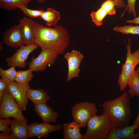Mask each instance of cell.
<instances>
[{"label": "cell", "mask_w": 139, "mask_h": 139, "mask_svg": "<svg viewBox=\"0 0 139 139\" xmlns=\"http://www.w3.org/2000/svg\"><path fill=\"white\" fill-rule=\"evenodd\" d=\"M19 8L25 15L32 18H40L41 16L44 11L42 9L34 10L30 9L24 5L20 6Z\"/></svg>", "instance_id": "26"}, {"label": "cell", "mask_w": 139, "mask_h": 139, "mask_svg": "<svg viewBox=\"0 0 139 139\" xmlns=\"http://www.w3.org/2000/svg\"><path fill=\"white\" fill-rule=\"evenodd\" d=\"M139 128V124L134 123L131 126L120 128H114L107 139H136L139 138V133L134 131Z\"/></svg>", "instance_id": "13"}, {"label": "cell", "mask_w": 139, "mask_h": 139, "mask_svg": "<svg viewBox=\"0 0 139 139\" xmlns=\"http://www.w3.org/2000/svg\"><path fill=\"white\" fill-rule=\"evenodd\" d=\"M38 46L35 43L21 46L11 56L6 57L5 60L8 66L24 68L27 66V60L29 55Z\"/></svg>", "instance_id": "8"}, {"label": "cell", "mask_w": 139, "mask_h": 139, "mask_svg": "<svg viewBox=\"0 0 139 139\" xmlns=\"http://www.w3.org/2000/svg\"><path fill=\"white\" fill-rule=\"evenodd\" d=\"M136 0H127V5L125 10L123 12L121 17L123 15L125 11L128 10V14H133L134 17H136V13L135 9V4Z\"/></svg>", "instance_id": "29"}, {"label": "cell", "mask_w": 139, "mask_h": 139, "mask_svg": "<svg viewBox=\"0 0 139 139\" xmlns=\"http://www.w3.org/2000/svg\"><path fill=\"white\" fill-rule=\"evenodd\" d=\"M130 40L128 39V45L126 44L127 53L125 62L121 66V71L119 74L118 83L120 90L124 91L127 86L129 78L135 71V68L139 64V49L132 53Z\"/></svg>", "instance_id": "4"}, {"label": "cell", "mask_w": 139, "mask_h": 139, "mask_svg": "<svg viewBox=\"0 0 139 139\" xmlns=\"http://www.w3.org/2000/svg\"><path fill=\"white\" fill-rule=\"evenodd\" d=\"M14 67H11L6 70L0 67V75L1 78L7 83L13 82L15 81L16 71Z\"/></svg>", "instance_id": "24"}, {"label": "cell", "mask_w": 139, "mask_h": 139, "mask_svg": "<svg viewBox=\"0 0 139 139\" xmlns=\"http://www.w3.org/2000/svg\"><path fill=\"white\" fill-rule=\"evenodd\" d=\"M7 82L2 78L0 79V104L2 102L3 93L7 89Z\"/></svg>", "instance_id": "30"}, {"label": "cell", "mask_w": 139, "mask_h": 139, "mask_svg": "<svg viewBox=\"0 0 139 139\" xmlns=\"http://www.w3.org/2000/svg\"><path fill=\"white\" fill-rule=\"evenodd\" d=\"M0 139H14L11 134L9 135L3 132L0 133Z\"/></svg>", "instance_id": "32"}, {"label": "cell", "mask_w": 139, "mask_h": 139, "mask_svg": "<svg viewBox=\"0 0 139 139\" xmlns=\"http://www.w3.org/2000/svg\"><path fill=\"white\" fill-rule=\"evenodd\" d=\"M33 72L30 68L25 71H16L15 81L18 83H28L34 76L32 73Z\"/></svg>", "instance_id": "22"}, {"label": "cell", "mask_w": 139, "mask_h": 139, "mask_svg": "<svg viewBox=\"0 0 139 139\" xmlns=\"http://www.w3.org/2000/svg\"><path fill=\"white\" fill-rule=\"evenodd\" d=\"M113 30L123 34L139 35V26L138 25L133 26L130 25L120 27L115 26Z\"/></svg>", "instance_id": "25"}, {"label": "cell", "mask_w": 139, "mask_h": 139, "mask_svg": "<svg viewBox=\"0 0 139 139\" xmlns=\"http://www.w3.org/2000/svg\"><path fill=\"white\" fill-rule=\"evenodd\" d=\"M33 28L34 43L41 50H53L60 55L64 53L70 45L68 31L61 25L51 28L35 22Z\"/></svg>", "instance_id": "1"}, {"label": "cell", "mask_w": 139, "mask_h": 139, "mask_svg": "<svg viewBox=\"0 0 139 139\" xmlns=\"http://www.w3.org/2000/svg\"><path fill=\"white\" fill-rule=\"evenodd\" d=\"M3 43L9 47L16 48L24 45L19 24L6 29L3 34Z\"/></svg>", "instance_id": "12"}, {"label": "cell", "mask_w": 139, "mask_h": 139, "mask_svg": "<svg viewBox=\"0 0 139 139\" xmlns=\"http://www.w3.org/2000/svg\"><path fill=\"white\" fill-rule=\"evenodd\" d=\"M116 6L115 2L113 0H107L103 2L100 6L107 12L108 15H113L116 13L115 6Z\"/></svg>", "instance_id": "27"}, {"label": "cell", "mask_w": 139, "mask_h": 139, "mask_svg": "<svg viewBox=\"0 0 139 139\" xmlns=\"http://www.w3.org/2000/svg\"><path fill=\"white\" fill-rule=\"evenodd\" d=\"M58 55V53L53 50H41L38 56L32 57L31 62L28 64L29 68L33 72H42L47 67L55 64Z\"/></svg>", "instance_id": "7"}, {"label": "cell", "mask_w": 139, "mask_h": 139, "mask_svg": "<svg viewBox=\"0 0 139 139\" xmlns=\"http://www.w3.org/2000/svg\"><path fill=\"white\" fill-rule=\"evenodd\" d=\"M30 87L29 83H18L14 81L7 83V90L23 111L26 109L28 100L27 93Z\"/></svg>", "instance_id": "9"}, {"label": "cell", "mask_w": 139, "mask_h": 139, "mask_svg": "<svg viewBox=\"0 0 139 139\" xmlns=\"http://www.w3.org/2000/svg\"><path fill=\"white\" fill-rule=\"evenodd\" d=\"M35 22L32 20L26 17H23L19 21L18 24L25 45L34 43L33 27Z\"/></svg>", "instance_id": "14"}, {"label": "cell", "mask_w": 139, "mask_h": 139, "mask_svg": "<svg viewBox=\"0 0 139 139\" xmlns=\"http://www.w3.org/2000/svg\"><path fill=\"white\" fill-rule=\"evenodd\" d=\"M60 18L59 12L53 8L49 7L44 11L40 18L45 21L47 26L51 27L57 25L58 21Z\"/></svg>", "instance_id": "19"}, {"label": "cell", "mask_w": 139, "mask_h": 139, "mask_svg": "<svg viewBox=\"0 0 139 139\" xmlns=\"http://www.w3.org/2000/svg\"><path fill=\"white\" fill-rule=\"evenodd\" d=\"M98 111L95 103L87 101L81 102L74 105L71 108V114L73 121L82 128L86 127L89 120L97 114Z\"/></svg>", "instance_id": "5"}, {"label": "cell", "mask_w": 139, "mask_h": 139, "mask_svg": "<svg viewBox=\"0 0 139 139\" xmlns=\"http://www.w3.org/2000/svg\"><path fill=\"white\" fill-rule=\"evenodd\" d=\"M32 0H0V8L7 11H13L19 8L20 6H28Z\"/></svg>", "instance_id": "21"}, {"label": "cell", "mask_w": 139, "mask_h": 139, "mask_svg": "<svg viewBox=\"0 0 139 139\" xmlns=\"http://www.w3.org/2000/svg\"><path fill=\"white\" fill-rule=\"evenodd\" d=\"M63 139H82L83 135L81 133L80 125L73 120L71 122L64 123L62 125Z\"/></svg>", "instance_id": "17"}, {"label": "cell", "mask_w": 139, "mask_h": 139, "mask_svg": "<svg viewBox=\"0 0 139 139\" xmlns=\"http://www.w3.org/2000/svg\"><path fill=\"white\" fill-rule=\"evenodd\" d=\"M127 85L129 88L127 92L130 97H139V67L130 77Z\"/></svg>", "instance_id": "20"}, {"label": "cell", "mask_w": 139, "mask_h": 139, "mask_svg": "<svg viewBox=\"0 0 139 139\" xmlns=\"http://www.w3.org/2000/svg\"><path fill=\"white\" fill-rule=\"evenodd\" d=\"M27 97L34 105L46 102L50 99V97L42 89H33L30 87L27 92Z\"/></svg>", "instance_id": "18"}, {"label": "cell", "mask_w": 139, "mask_h": 139, "mask_svg": "<svg viewBox=\"0 0 139 139\" xmlns=\"http://www.w3.org/2000/svg\"><path fill=\"white\" fill-rule=\"evenodd\" d=\"M12 120L10 118L1 119L0 118V131L7 134H11L10 127Z\"/></svg>", "instance_id": "28"}, {"label": "cell", "mask_w": 139, "mask_h": 139, "mask_svg": "<svg viewBox=\"0 0 139 139\" xmlns=\"http://www.w3.org/2000/svg\"><path fill=\"white\" fill-rule=\"evenodd\" d=\"M46 0H36L37 2L40 4H42L44 3Z\"/></svg>", "instance_id": "35"}, {"label": "cell", "mask_w": 139, "mask_h": 139, "mask_svg": "<svg viewBox=\"0 0 139 139\" xmlns=\"http://www.w3.org/2000/svg\"><path fill=\"white\" fill-rule=\"evenodd\" d=\"M134 123L139 124V112L137 114V116L134 120Z\"/></svg>", "instance_id": "34"}, {"label": "cell", "mask_w": 139, "mask_h": 139, "mask_svg": "<svg viewBox=\"0 0 139 139\" xmlns=\"http://www.w3.org/2000/svg\"><path fill=\"white\" fill-rule=\"evenodd\" d=\"M108 15L106 11L101 7L95 11H92L90 14L92 20L95 25L99 27L102 25L104 18Z\"/></svg>", "instance_id": "23"}, {"label": "cell", "mask_w": 139, "mask_h": 139, "mask_svg": "<svg viewBox=\"0 0 139 139\" xmlns=\"http://www.w3.org/2000/svg\"><path fill=\"white\" fill-rule=\"evenodd\" d=\"M34 110L43 122L55 123L59 116L58 112L54 111L46 102L34 105Z\"/></svg>", "instance_id": "15"}, {"label": "cell", "mask_w": 139, "mask_h": 139, "mask_svg": "<svg viewBox=\"0 0 139 139\" xmlns=\"http://www.w3.org/2000/svg\"><path fill=\"white\" fill-rule=\"evenodd\" d=\"M116 4L117 8H126L127 6L123 0H113Z\"/></svg>", "instance_id": "31"}, {"label": "cell", "mask_w": 139, "mask_h": 139, "mask_svg": "<svg viewBox=\"0 0 139 139\" xmlns=\"http://www.w3.org/2000/svg\"><path fill=\"white\" fill-rule=\"evenodd\" d=\"M62 125L59 123L52 125L50 123L34 122L29 126L28 137L47 138L50 133L62 130Z\"/></svg>", "instance_id": "11"}, {"label": "cell", "mask_w": 139, "mask_h": 139, "mask_svg": "<svg viewBox=\"0 0 139 139\" xmlns=\"http://www.w3.org/2000/svg\"><path fill=\"white\" fill-rule=\"evenodd\" d=\"M10 126L11 135L14 139H26L29 138V126L27 122L14 118Z\"/></svg>", "instance_id": "16"}, {"label": "cell", "mask_w": 139, "mask_h": 139, "mask_svg": "<svg viewBox=\"0 0 139 139\" xmlns=\"http://www.w3.org/2000/svg\"><path fill=\"white\" fill-rule=\"evenodd\" d=\"M22 111L7 90H5L3 93L2 102L0 104V118L12 117L27 122Z\"/></svg>", "instance_id": "6"}, {"label": "cell", "mask_w": 139, "mask_h": 139, "mask_svg": "<svg viewBox=\"0 0 139 139\" xmlns=\"http://www.w3.org/2000/svg\"><path fill=\"white\" fill-rule=\"evenodd\" d=\"M131 97L126 90L113 100H106L99 105L107 114L114 128H120L129 125L133 117L130 106Z\"/></svg>", "instance_id": "2"}, {"label": "cell", "mask_w": 139, "mask_h": 139, "mask_svg": "<svg viewBox=\"0 0 139 139\" xmlns=\"http://www.w3.org/2000/svg\"><path fill=\"white\" fill-rule=\"evenodd\" d=\"M84 139H107L114 128L109 115L103 112L93 116L88 122Z\"/></svg>", "instance_id": "3"}, {"label": "cell", "mask_w": 139, "mask_h": 139, "mask_svg": "<svg viewBox=\"0 0 139 139\" xmlns=\"http://www.w3.org/2000/svg\"><path fill=\"white\" fill-rule=\"evenodd\" d=\"M64 57L67 61L68 64L67 81L74 78L78 77L80 73V67L84 57V55L80 51L73 49L70 52L66 53Z\"/></svg>", "instance_id": "10"}, {"label": "cell", "mask_w": 139, "mask_h": 139, "mask_svg": "<svg viewBox=\"0 0 139 139\" xmlns=\"http://www.w3.org/2000/svg\"><path fill=\"white\" fill-rule=\"evenodd\" d=\"M126 23H133L137 24H139V16L137 17H135L134 19L132 20H127Z\"/></svg>", "instance_id": "33"}]
</instances>
